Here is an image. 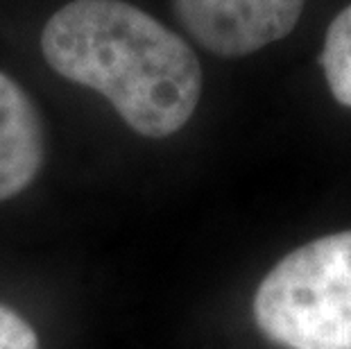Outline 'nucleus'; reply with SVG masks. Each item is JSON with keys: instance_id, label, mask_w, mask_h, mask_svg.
Masks as SVG:
<instances>
[{"instance_id": "f257e3e1", "label": "nucleus", "mask_w": 351, "mask_h": 349, "mask_svg": "<svg viewBox=\"0 0 351 349\" xmlns=\"http://www.w3.org/2000/svg\"><path fill=\"white\" fill-rule=\"evenodd\" d=\"M41 53L104 95L136 134L166 139L195 114L202 66L182 36L125 0H73L48 19Z\"/></svg>"}, {"instance_id": "f03ea898", "label": "nucleus", "mask_w": 351, "mask_h": 349, "mask_svg": "<svg viewBox=\"0 0 351 349\" xmlns=\"http://www.w3.org/2000/svg\"><path fill=\"white\" fill-rule=\"evenodd\" d=\"M254 320L286 349H351V229L283 256L256 288Z\"/></svg>"}, {"instance_id": "7ed1b4c3", "label": "nucleus", "mask_w": 351, "mask_h": 349, "mask_svg": "<svg viewBox=\"0 0 351 349\" xmlns=\"http://www.w3.org/2000/svg\"><path fill=\"white\" fill-rule=\"evenodd\" d=\"M306 0H175V14L202 48L245 57L295 29Z\"/></svg>"}, {"instance_id": "20e7f679", "label": "nucleus", "mask_w": 351, "mask_h": 349, "mask_svg": "<svg viewBox=\"0 0 351 349\" xmlns=\"http://www.w3.org/2000/svg\"><path fill=\"white\" fill-rule=\"evenodd\" d=\"M43 163V128L27 93L0 71V200L25 191Z\"/></svg>"}, {"instance_id": "39448f33", "label": "nucleus", "mask_w": 351, "mask_h": 349, "mask_svg": "<svg viewBox=\"0 0 351 349\" xmlns=\"http://www.w3.org/2000/svg\"><path fill=\"white\" fill-rule=\"evenodd\" d=\"M319 64L333 98L340 105L351 107V5L328 25Z\"/></svg>"}, {"instance_id": "423d86ee", "label": "nucleus", "mask_w": 351, "mask_h": 349, "mask_svg": "<svg viewBox=\"0 0 351 349\" xmlns=\"http://www.w3.org/2000/svg\"><path fill=\"white\" fill-rule=\"evenodd\" d=\"M0 349H39V336L34 326L3 304H0Z\"/></svg>"}]
</instances>
